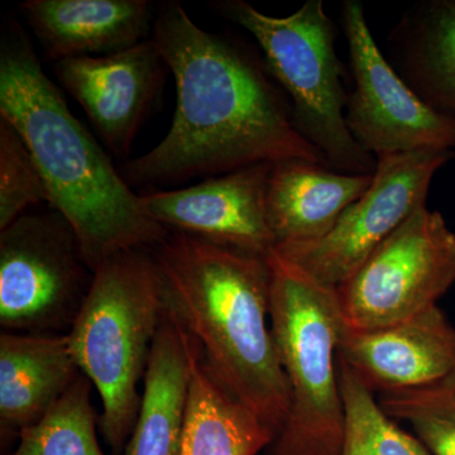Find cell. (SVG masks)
I'll return each instance as SVG.
<instances>
[{
    "instance_id": "1",
    "label": "cell",
    "mask_w": 455,
    "mask_h": 455,
    "mask_svg": "<svg viewBox=\"0 0 455 455\" xmlns=\"http://www.w3.org/2000/svg\"><path fill=\"white\" fill-rule=\"evenodd\" d=\"M152 36L175 77L178 104L166 137L123 166L128 185L176 184L293 158L329 167L244 51L203 31L178 2L161 7Z\"/></svg>"
},
{
    "instance_id": "2",
    "label": "cell",
    "mask_w": 455,
    "mask_h": 455,
    "mask_svg": "<svg viewBox=\"0 0 455 455\" xmlns=\"http://www.w3.org/2000/svg\"><path fill=\"white\" fill-rule=\"evenodd\" d=\"M0 118L25 140L50 205L73 228L92 272L114 254L154 251L170 235L143 212L140 196L75 118L16 26L0 52Z\"/></svg>"
},
{
    "instance_id": "3",
    "label": "cell",
    "mask_w": 455,
    "mask_h": 455,
    "mask_svg": "<svg viewBox=\"0 0 455 455\" xmlns=\"http://www.w3.org/2000/svg\"><path fill=\"white\" fill-rule=\"evenodd\" d=\"M154 254L166 309L197 341L228 394L276 438L289 415L290 388L267 323V259L180 232Z\"/></svg>"
},
{
    "instance_id": "4",
    "label": "cell",
    "mask_w": 455,
    "mask_h": 455,
    "mask_svg": "<svg viewBox=\"0 0 455 455\" xmlns=\"http://www.w3.org/2000/svg\"><path fill=\"white\" fill-rule=\"evenodd\" d=\"M166 304L154 251L116 253L98 266L68 331L77 366L100 396V429L114 454L127 447Z\"/></svg>"
},
{
    "instance_id": "5",
    "label": "cell",
    "mask_w": 455,
    "mask_h": 455,
    "mask_svg": "<svg viewBox=\"0 0 455 455\" xmlns=\"http://www.w3.org/2000/svg\"><path fill=\"white\" fill-rule=\"evenodd\" d=\"M269 320L290 388V411L266 455H340L346 411L338 347L346 324L337 289L268 254Z\"/></svg>"
},
{
    "instance_id": "6",
    "label": "cell",
    "mask_w": 455,
    "mask_h": 455,
    "mask_svg": "<svg viewBox=\"0 0 455 455\" xmlns=\"http://www.w3.org/2000/svg\"><path fill=\"white\" fill-rule=\"evenodd\" d=\"M224 14L259 42L268 71L292 99V119L329 167L347 175H373L377 160L353 139L335 52V28L322 0H307L289 17L260 13L242 0L221 4Z\"/></svg>"
},
{
    "instance_id": "7",
    "label": "cell",
    "mask_w": 455,
    "mask_h": 455,
    "mask_svg": "<svg viewBox=\"0 0 455 455\" xmlns=\"http://www.w3.org/2000/svg\"><path fill=\"white\" fill-rule=\"evenodd\" d=\"M455 283V235L439 212L416 209L337 287L344 324L373 331L438 305Z\"/></svg>"
},
{
    "instance_id": "8",
    "label": "cell",
    "mask_w": 455,
    "mask_h": 455,
    "mask_svg": "<svg viewBox=\"0 0 455 455\" xmlns=\"http://www.w3.org/2000/svg\"><path fill=\"white\" fill-rule=\"evenodd\" d=\"M0 324L12 333L70 331L94 272L60 212L23 214L0 230Z\"/></svg>"
},
{
    "instance_id": "9",
    "label": "cell",
    "mask_w": 455,
    "mask_h": 455,
    "mask_svg": "<svg viewBox=\"0 0 455 455\" xmlns=\"http://www.w3.org/2000/svg\"><path fill=\"white\" fill-rule=\"evenodd\" d=\"M451 149L379 156L372 184L319 238L276 245L277 253L317 283L337 289L420 206Z\"/></svg>"
},
{
    "instance_id": "10",
    "label": "cell",
    "mask_w": 455,
    "mask_h": 455,
    "mask_svg": "<svg viewBox=\"0 0 455 455\" xmlns=\"http://www.w3.org/2000/svg\"><path fill=\"white\" fill-rule=\"evenodd\" d=\"M344 33L355 88L348 97L346 121L367 154H406L455 148V121L431 109L410 89L382 55L355 0L341 7Z\"/></svg>"
},
{
    "instance_id": "11",
    "label": "cell",
    "mask_w": 455,
    "mask_h": 455,
    "mask_svg": "<svg viewBox=\"0 0 455 455\" xmlns=\"http://www.w3.org/2000/svg\"><path fill=\"white\" fill-rule=\"evenodd\" d=\"M272 164H253L196 187L140 196V206L169 232L267 257L277 245L267 214Z\"/></svg>"
},
{
    "instance_id": "12",
    "label": "cell",
    "mask_w": 455,
    "mask_h": 455,
    "mask_svg": "<svg viewBox=\"0 0 455 455\" xmlns=\"http://www.w3.org/2000/svg\"><path fill=\"white\" fill-rule=\"evenodd\" d=\"M164 64L154 40L121 52L60 60L55 73L118 158L132 142L163 86Z\"/></svg>"
},
{
    "instance_id": "13",
    "label": "cell",
    "mask_w": 455,
    "mask_h": 455,
    "mask_svg": "<svg viewBox=\"0 0 455 455\" xmlns=\"http://www.w3.org/2000/svg\"><path fill=\"white\" fill-rule=\"evenodd\" d=\"M338 361L371 391L423 387L455 371V328L438 305L373 331L344 326Z\"/></svg>"
},
{
    "instance_id": "14",
    "label": "cell",
    "mask_w": 455,
    "mask_h": 455,
    "mask_svg": "<svg viewBox=\"0 0 455 455\" xmlns=\"http://www.w3.org/2000/svg\"><path fill=\"white\" fill-rule=\"evenodd\" d=\"M20 11L56 62L121 52L154 31V11L146 0H28Z\"/></svg>"
},
{
    "instance_id": "15",
    "label": "cell",
    "mask_w": 455,
    "mask_h": 455,
    "mask_svg": "<svg viewBox=\"0 0 455 455\" xmlns=\"http://www.w3.org/2000/svg\"><path fill=\"white\" fill-rule=\"evenodd\" d=\"M82 371L66 334L0 335V424L20 435L37 424Z\"/></svg>"
},
{
    "instance_id": "16",
    "label": "cell",
    "mask_w": 455,
    "mask_h": 455,
    "mask_svg": "<svg viewBox=\"0 0 455 455\" xmlns=\"http://www.w3.org/2000/svg\"><path fill=\"white\" fill-rule=\"evenodd\" d=\"M373 175H347L309 161L272 164L267 187L269 226L277 245L325 235L341 212L370 188Z\"/></svg>"
},
{
    "instance_id": "17",
    "label": "cell",
    "mask_w": 455,
    "mask_h": 455,
    "mask_svg": "<svg viewBox=\"0 0 455 455\" xmlns=\"http://www.w3.org/2000/svg\"><path fill=\"white\" fill-rule=\"evenodd\" d=\"M194 339L164 314L143 377L142 400L124 455H179L187 419Z\"/></svg>"
},
{
    "instance_id": "18",
    "label": "cell",
    "mask_w": 455,
    "mask_h": 455,
    "mask_svg": "<svg viewBox=\"0 0 455 455\" xmlns=\"http://www.w3.org/2000/svg\"><path fill=\"white\" fill-rule=\"evenodd\" d=\"M391 44L401 79L431 109L455 121V0L415 5Z\"/></svg>"
},
{
    "instance_id": "19",
    "label": "cell",
    "mask_w": 455,
    "mask_h": 455,
    "mask_svg": "<svg viewBox=\"0 0 455 455\" xmlns=\"http://www.w3.org/2000/svg\"><path fill=\"white\" fill-rule=\"evenodd\" d=\"M274 440L268 427L218 382L194 339L190 394L179 455H257Z\"/></svg>"
},
{
    "instance_id": "20",
    "label": "cell",
    "mask_w": 455,
    "mask_h": 455,
    "mask_svg": "<svg viewBox=\"0 0 455 455\" xmlns=\"http://www.w3.org/2000/svg\"><path fill=\"white\" fill-rule=\"evenodd\" d=\"M92 383L84 374L37 424L20 431L9 455H107L99 444Z\"/></svg>"
},
{
    "instance_id": "21",
    "label": "cell",
    "mask_w": 455,
    "mask_h": 455,
    "mask_svg": "<svg viewBox=\"0 0 455 455\" xmlns=\"http://www.w3.org/2000/svg\"><path fill=\"white\" fill-rule=\"evenodd\" d=\"M338 373L346 411L340 455H430L418 436L401 429L373 392L339 361Z\"/></svg>"
},
{
    "instance_id": "22",
    "label": "cell",
    "mask_w": 455,
    "mask_h": 455,
    "mask_svg": "<svg viewBox=\"0 0 455 455\" xmlns=\"http://www.w3.org/2000/svg\"><path fill=\"white\" fill-rule=\"evenodd\" d=\"M394 420L406 421L433 455H455V371L439 381L385 392L379 400Z\"/></svg>"
},
{
    "instance_id": "23",
    "label": "cell",
    "mask_w": 455,
    "mask_h": 455,
    "mask_svg": "<svg viewBox=\"0 0 455 455\" xmlns=\"http://www.w3.org/2000/svg\"><path fill=\"white\" fill-rule=\"evenodd\" d=\"M41 203L50 204V194L40 170L20 133L0 118V230Z\"/></svg>"
}]
</instances>
